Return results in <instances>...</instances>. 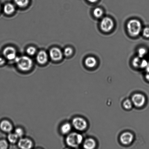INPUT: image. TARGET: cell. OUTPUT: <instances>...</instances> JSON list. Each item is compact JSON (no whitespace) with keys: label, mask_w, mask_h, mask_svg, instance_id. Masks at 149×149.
<instances>
[{"label":"cell","mask_w":149,"mask_h":149,"mask_svg":"<svg viewBox=\"0 0 149 149\" xmlns=\"http://www.w3.org/2000/svg\"><path fill=\"white\" fill-rule=\"evenodd\" d=\"M15 10V8L13 4L8 3L6 4L4 7L3 11L4 13L7 15L13 14Z\"/></svg>","instance_id":"14"},{"label":"cell","mask_w":149,"mask_h":149,"mask_svg":"<svg viewBox=\"0 0 149 149\" xmlns=\"http://www.w3.org/2000/svg\"><path fill=\"white\" fill-rule=\"evenodd\" d=\"M148 65V63L147 61L145 60H144L142 62H140V67L142 68H144L147 67Z\"/></svg>","instance_id":"28"},{"label":"cell","mask_w":149,"mask_h":149,"mask_svg":"<svg viewBox=\"0 0 149 149\" xmlns=\"http://www.w3.org/2000/svg\"><path fill=\"white\" fill-rule=\"evenodd\" d=\"M72 126L70 123L66 122L63 123L60 128L61 132L63 135H66L71 131Z\"/></svg>","instance_id":"15"},{"label":"cell","mask_w":149,"mask_h":149,"mask_svg":"<svg viewBox=\"0 0 149 149\" xmlns=\"http://www.w3.org/2000/svg\"><path fill=\"white\" fill-rule=\"evenodd\" d=\"M19 137L15 133H9L7 136L8 141L12 144H14L18 142Z\"/></svg>","instance_id":"17"},{"label":"cell","mask_w":149,"mask_h":149,"mask_svg":"<svg viewBox=\"0 0 149 149\" xmlns=\"http://www.w3.org/2000/svg\"><path fill=\"white\" fill-rule=\"evenodd\" d=\"M86 65L89 68L95 67L97 64V60L93 56L88 57L85 61Z\"/></svg>","instance_id":"16"},{"label":"cell","mask_w":149,"mask_h":149,"mask_svg":"<svg viewBox=\"0 0 149 149\" xmlns=\"http://www.w3.org/2000/svg\"><path fill=\"white\" fill-rule=\"evenodd\" d=\"M72 125L76 129L80 131L84 130L87 126L86 120L81 117H76L73 119Z\"/></svg>","instance_id":"5"},{"label":"cell","mask_w":149,"mask_h":149,"mask_svg":"<svg viewBox=\"0 0 149 149\" xmlns=\"http://www.w3.org/2000/svg\"><path fill=\"white\" fill-rule=\"evenodd\" d=\"M96 143L95 141L91 138L86 139L83 144L84 148L86 149H93L95 147Z\"/></svg>","instance_id":"13"},{"label":"cell","mask_w":149,"mask_h":149,"mask_svg":"<svg viewBox=\"0 0 149 149\" xmlns=\"http://www.w3.org/2000/svg\"><path fill=\"white\" fill-rule=\"evenodd\" d=\"M127 29L131 36H137L141 32L142 25L139 20L133 19L130 20L127 24Z\"/></svg>","instance_id":"2"},{"label":"cell","mask_w":149,"mask_h":149,"mask_svg":"<svg viewBox=\"0 0 149 149\" xmlns=\"http://www.w3.org/2000/svg\"><path fill=\"white\" fill-rule=\"evenodd\" d=\"M9 144L7 141L2 139L0 140V149H6L8 148Z\"/></svg>","instance_id":"23"},{"label":"cell","mask_w":149,"mask_h":149,"mask_svg":"<svg viewBox=\"0 0 149 149\" xmlns=\"http://www.w3.org/2000/svg\"><path fill=\"white\" fill-rule=\"evenodd\" d=\"M143 35L144 36L147 38H149V28H144L143 31Z\"/></svg>","instance_id":"27"},{"label":"cell","mask_w":149,"mask_h":149,"mask_svg":"<svg viewBox=\"0 0 149 149\" xmlns=\"http://www.w3.org/2000/svg\"><path fill=\"white\" fill-rule=\"evenodd\" d=\"M5 63V60L3 58L0 57V66H2Z\"/></svg>","instance_id":"29"},{"label":"cell","mask_w":149,"mask_h":149,"mask_svg":"<svg viewBox=\"0 0 149 149\" xmlns=\"http://www.w3.org/2000/svg\"><path fill=\"white\" fill-rule=\"evenodd\" d=\"M26 52L28 55L32 56L36 54V48L33 46H30L27 48Z\"/></svg>","instance_id":"21"},{"label":"cell","mask_w":149,"mask_h":149,"mask_svg":"<svg viewBox=\"0 0 149 149\" xmlns=\"http://www.w3.org/2000/svg\"><path fill=\"white\" fill-rule=\"evenodd\" d=\"M146 49L143 48H141L138 51V55L140 58H143L145 55L146 54Z\"/></svg>","instance_id":"26"},{"label":"cell","mask_w":149,"mask_h":149,"mask_svg":"<svg viewBox=\"0 0 149 149\" xmlns=\"http://www.w3.org/2000/svg\"><path fill=\"white\" fill-rule=\"evenodd\" d=\"M73 52L72 49L71 47H67L64 49V54L66 56H69L72 55Z\"/></svg>","instance_id":"24"},{"label":"cell","mask_w":149,"mask_h":149,"mask_svg":"<svg viewBox=\"0 0 149 149\" xmlns=\"http://www.w3.org/2000/svg\"><path fill=\"white\" fill-rule=\"evenodd\" d=\"M146 78L149 81V74H147L146 76Z\"/></svg>","instance_id":"31"},{"label":"cell","mask_w":149,"mask_h":149,"mask_svg":"<svg viewBox=\"0 0 149 149\" xmlns=\"http://www.w3.org/2000/svg\"><path fill=\"white\" fill-rule=\"evenodd\" d=\"M144 96L140 93H136L132 96V101L135 106L140 107L143 106L146 102Z\"/></svg>","instance_id":"8"},{"label":"cell","mask_w":149,"mask_h":149,"mask_svg":"<svg viewBox=\"0 0 149 149\" xmlns=\"http://www.w3.org/2000/svg\"><path fill=\"white\" fill-rule=\"evenodd\" d=\"M83 137L80 134L76 132L71 133L66 138V143L70 147L76 148L82 143Z\"/></svg>","instance_id":"3"},{"label":"cell","mask_w":149,"mask_h":149,"mask_svg":"<svg viewBox=\"0 0 149 149\" xmlns=\"http://www.w3.org/2000/svg\"><path fill=\"white\" fill-rule=\"evenodd\" d=\"M14 2L19 7H24L28 6L29 0H14Z\"/></svg>","instance_id":"18"},{"label":"cell","mask_w":149,"mask_h":149,"mask_svg":"<svg viewBox=\"0 0 149 149\" xmlns=\"http://www.w3.org/2000/svg\"><path fill=\"white\" fill-rule=\"evenodd\" d=\"M17 145L19 148L22 149H30L33 147L32 140L28 138H21L18 141Z\"/></svg>","instance_id":"9"},{"label":"cell","mask_w":149,"mask_h":149,"mask_svg":"<svg viewBox=\"0 0 149 149\" xmlns=\"http://www.w3.org/2000/svg\"><path fill=\"white\" fill-rule=\"evenodd\" d=\"M123 105L125 109H130L132 106V101L129 99H127L123 103Z\"/></svg>","instance_id":"22"},{"label":"cell","mask_w":149,"mask_h":149,"mask_svg":"<svg viewBox=\"0 0 149 149\" xmlns=\"http://www.w3.org/2000/svg\"><path fill=\"white\" fill-rule=\"evenodd\" d=\"M133 139V135L129 132L123 133L120 137V141L122 143L125 145L130 144L132 142Z\"/></svg>","instance_id":"11"},{"label":"cell","mask_w":149,"mask_h":149,"mask_svg":"<svg viewBox=\"0 0 149 149\" xmlns=\"http://www.w3.org/2000/svg\"><path fill=\"white\" fill-rule=\"evenodd\" d=\"M87 1L89 2L92 3H94L97 2L98 0H87Z\"/></svg>","instance_id":"30"},{"label":"cell","mask_w":149,"mask_h":149,"mask_svg":"<svg viewBox=\"0 0 149 149\" xmlns=\"http://www.w3.org/2000/svg\"><path fill=\"white\" fill-rule=\"evenodd\" d=\"M50 57L54 61H59L62 59L63 54L59 48L57 47H54L51 49L50 51Z\"/></svg>","instance_id":"7"},{"label":"cell","mask_w":149,"mask_h":149,"mask_svg":"<svg viewBox=\"0 0 149 149\" xmlns=\"http://www.w3.org/2000/svg\"><path fill=\"white\" fill-rule=\"evenodd\" d=\"M1 5H0V11H1Z\"/></svg>","instance_id":"32"},{"label":"cell","mask_w":149,"mask_h":149,"mask_svg":"<svg viewBox=\"0 0 149 149\" xmlns=\"http://www.w3.org/2000/svg\"><path fill=\"white\" fill-rule=\"evenodd\" d=\"M140 61L139 57H137L134 58L133 60L132 64L134 67L136 68L139 67V66H140Z\"/></svg>","instance_id":"25"},{"label":"cell","mask_w":149,"mask_h":149,"mask_svg":"<svg viewBox=\"0 0 149 149\" xmlns=\"http://www.w3.org/2000/svg\"><path fill=\"white\" fill-rule=\"evenodd\" d=\"M14 61L17 63L19 70L22 71H28L32 68L33 61L31 58L28 56L17 57Z\"/></svg>","instance_id":"1"},{"label":"cell","mask_w":149,"mask_h":149,"mask_svg":"<svg viewBox=\"0 0 149 149\" xmlns=\"http://www.w3.org/2000/svg\"><path fill=\"white\" fill-rule=\"evenodd\" d=\"M3 54L5 58L9 60H15L17 57V51L13 47H7L4 49Z\"/></svg>","instance_id":"6"},{"label":"cell","mask_w":149,"mask_h":149,"mask_svg":"<svg viewBox=\"0 0 149 149\" xmlns=\"http://www.w3.org/2000/svg\"><path fill=\"white\" fill-rule=\"evenodd\" d=\"M103 12L101 8L97 7L94 9L93 14L95 17L97 18H100L102 17Z\"/></svg>","instance_id":"19"},{"label":"cell","mask_w":149,"mask_h":149,"mask_svg":"<svg viewBox=\"0 0 149 149\" xmlns=\"http://www.w3.org/2000/svg\"><path fill=\"white\" fill-rule=\"evenodd\" d=\"M114 25V24L112 19L109 17H105L101 20L100 26L103 32H108L113 29Z\"/></svg>","instance_id":"4"},{"label":"cell","mask_w":149,"mask_h":149,"mask_svg":"<svg viewBox=\"0 0 149 149\" xmlns=\"http://www.w3.org/2000/svg\"><path fill=\"white\" fill-rule=\"evenodd\" d=\"M48 59V55L47 53L44 51H39L36 56V60L40 64H45L47 63Z\"/></svg>","instance_id":"12"},{"label":"cell","mask_w":149,"mask_h":149,"mask_svg":"<svg viewBox=\"0 0 149 149\" xmlns=\"http://www.w3.org/2000/svg\"><path fill=\"white\" fill-rule=\"evenodd\" d=\"M14 133L19 138H23L24 135V131L23 128L21 127H17L15 130Z\"/></svg>","instance_id":"20"},{"label":"cell","mask_w":149,"mask_h":149,"mask_svg":"<svg viewBox=\"0 0 149 149\" xmlns=\"http://www.w3.org/2000/svg\"><path fill=\"white\" fill-rule=\"evenodd\" d=\"M0 128L3 132L10 133L13 129V125L9 120H4L0 123Z\"/></svg>","instance_id":"10"}]
</instances>
